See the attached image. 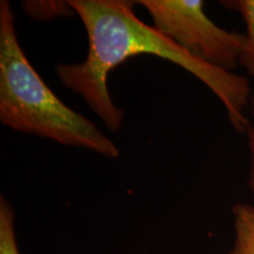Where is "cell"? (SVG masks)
Returning <instances> with one entry per match:
<instances>
[{"instance_id": "cell-1", "label": "cell", "mask_w": 254, "mask_h": 254, "mask_svg": "<svg viewBox=\"0 0 254 254\" xmlns=\"http://www.w3.org/2000/svg\"><path fill=\"white\" fill-rule=\"evenodd\" d=\"M86 30L88 50L81 63L59 64L57 75L67 90L80 95L111 132L122 128L124 111L112 100L109 74L132 57L151 55L176 64L215 94L232 127L246 132L245 109L253 92L246 77L202 62L147 25L134 12L132 0H68Z\"/></svg>"}, {"instance_id": "cell-2", "label": "cell", "mask_w": 254, "mask_h": 254, "mask_svg": "<svg viewBox=\"0 0 254 254\" xmlns=\"http://www.w3.org/2000/svg\"><path fill=\"white\" fill-rule=\"evenodd\" d=\"M0 122L14 131L120 157L116 142L95 124L67 106L38 74L19 43L15 15L0 1Z\"/></svg>"}, {"instance_id": "cell-3", "label": "cell", "mask_w": 254, "mask_h": 254, "mask_svg": "<svg viewBox=\"0 0 254 254\" xmlns=\"http://www.w3.org/2000/svg\"><path fill=\"white\" fill-rule=\"evenodd\" d=\"M159 32L190 56L215 67L234 72L245 36L227 31L207 17L201 0H140Z\"/></svg>"}, {"instance_id": "cell-4", "label": "cell", "mask_w": 254, "mask_h": 254, "mask_svg": "<svg viewBox=\"0 0 254 254\" xmlns=\"http://www.w3.org/2000/svg\"><path fill=\"white\" fill-rule=\"evenodd\" d=\"M232 213L234 243L228 254H254V205L239 202Z\"/></svg>"}, {"instance_id": "cell-5", "label": "cell", "mask_w": 254, "mask_h": 254, "mask_svg": "<svg viewBox=\"0 0 254 254\" xmlns=\"http://www.w3.org/2000/svg\"><path fill=\"white\" fill-rule=\"evenodd\" d=\"M220 4L224 7L238 12L245 21V40L240 53L239 65L254 78V0H225Z\"/></svg>"}, {"instance_id": "cell-6", "label": "cell", "mask_w": 254, "mask_h": 254, "mask_svg": "<svg viewBox=\"0 0 254 254\" xmlns=\"http://www.w3.org/2000/svg\"><path fill=\"white\" fill-rule=\"evenodd\" d=\"M15 217L11 205L0 196V254H20L15 236Z\"/></svg>"}, {"instance_id": "cell-7", "label": "cell", "mask_w": 254, "mask_h": 254, "mask_svg": "<svg viewBox=\"0 0 254 254\" xmlns=\"http://www.w3.org/2000/svg\"><path fill=\"white\" fill-rule=\"evenodd\" d=\"M23 8L30 17L39 20L75 14L67 1H25Z\"/></svg>"}, {"instance_id": "cell-8", "label": "cell", "mask_w": 254, "mask_h": 254, "mask_svg": "<svg viewBox=\"0 0 254 254\" xmlns=\"http://www.w3.org/2000/svg\"><path fill=\"white\" fill-rule=\"evenodd\" d=\"M251 113H252V120H250V125L246 128L247 142H249V151H250V171H249V179H247V185L254 196V92L252 93L250 100Z\"/></svg>"}]
</instances>
